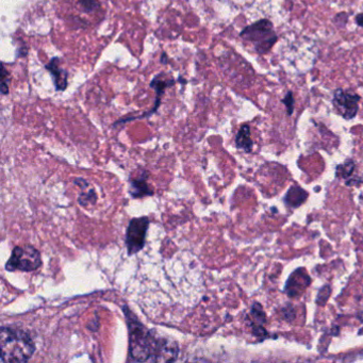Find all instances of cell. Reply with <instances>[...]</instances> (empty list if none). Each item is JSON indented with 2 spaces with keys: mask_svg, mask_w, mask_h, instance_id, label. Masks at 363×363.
I'll return each mask as SVG.
<instances>
[{
  "mask_svg": "<svg viewBox=\"0 0 363 363\" xmlns=\"http://www.w3.org/2000/svg\"><path fill=\"white\" fill-rule=\"evenodd\" d=\"M235 145L239 150H244V152H252L254 143L250 138V128L248 125H243L240 129L237 138H235Z\"/></svg>",
  "mask_w": 363,
  "mask_h": 363,
  "instance_id": "cell-11",
  "label": "cell"
},
{
  "mask_svg": "<svg viewBox=\"0 0 363 363\" xmlns=\"http://www.w3.org/2000/svg\"><path fill=\"white\" fill-rule=\"evenodd\" d=\"M9 73L6 69L5 65H3V69H1V93L4 95H7L9 93Z\"/></svg>",
  "mask_w": 363,
  "mask_h": 363,
  "instance_id": "cell-15",
  "label": "cell"
},
{
  "mask_svg": "<svg viewBox=\"0 0 363 363\" xmlns=\"http://www.w3.org/2000/svg\"><path fill=\"white\" fill-rule=\"evenodd\" d=\"M80 6H82V9L86 12L93 11V10H96L97 8H99V4H97L96 0H79Z\"/></svg>",
  "mask_w": 363,
  "mask_h": 363,
  "instance_id": "cell-19",
  "label": "cell"
},
{
  "mask_svg": "<svg viewBox=\"0 0 363 363\" xmlns=\"http://www.w3.org/2000/svg\"><path fill=\"white\" fill-rule=\"evenodd\" d=\"M167 55L163 54L162 57H161V62H163L165 65V63H167Z\"/></svg>",
  "mask_w": 363,
  "mask_h": 363,
  "instance_id": "cell-21",
  "label": "cell"
},
{
  "mask_svg": "<svg viewBox=\"0 0 363 363\" xmlns=\"http://www.w3.org/2000/svg\"><path fill=\"white\" fill-rule=\"evenodd\" d=\"M310 284H311V279L306 273L305 269H298L291 274L290 278L286 281L284 291L288 296L298 297L305 292Z\"/></svg>",
  "mask_w": 363,
  "mask_h": 363,
  "instance_id": "cell-7",
  "label": "cell"
},
{
  "mask_svg": "<svg viewBox=\"0 0 363 363\" xmlns=\"http://www.w3.org/2000/svg\"><path fill=\"white\" fill-rule=\"evenodd\" d=\"M95 201H96V193H95L93 189H90V190L86 191V192H82L79 197V203L82 206H86L89 203H95Z\"/></svg>",
  "mask_w": 363,
  "mask_h": 363,
  "instance_id": "cell-14",
  "label": "cell"
},
{
  "mask_svg": "<svg viewBox=\"0 0 363 363\" xmlns=\"http://www.w3.org/2000/svg\"><path fill=\"white\" fill-rule=\"evenodd\" d=\"M46 69L54 77V84L57 91H65L67 88V77L69 74L60 67V59L54 58L48 65Z\"/></svg>",
  "mask_w": 363,
  "mask_h": 363,
  "instance_id": "cell-8",
  "label": "cell"
},
{
  "mask_svg": "<svg viewBox=\"0 0 363 363\" xmlns=\"http://www.w3.org/2000/svg\"><path fill=\"white\" fill-rule=\"evenodd\" d=\"M308 199V193L299 186H294L288 191L284 201L286 206L291 208H297L305 203L306 199Z\"/></svg>",
  "mask_w": 363,
  "mask_h": 363,
  "instance_id": "cell-10",
  "label": "cell"
},
{
  "mask_svg": "<svg viewBox=\"0 0 363 363\" xmlns=\"http://www.w3.org/2000/svg\"><path fill=\"white\" fill-rule=\"evenodd\" d=\"M129 328V360L140 362H171L177 359L178 347L171 340L156 337L129 308L124 307Z\"/></svg>",
  "mask_w": 363,
  "mask_h": 363,
  "instance_id": "cell-1",
  "label": "cell"
},
{
  "mask_svg": "<svg viewBox=\"0 0 363 363\" xmlns=\"http://www.w3.org/2000/svg\"><path fill=\"white\" fill-rule=\"evenodd\" d=\"M330 292V286H325L324 288L320 289V292H318V299H316L318 305L324 306L326 301H328Z\"/></svg>",
  "mask_w": 363,
  "mask_h": 363,
  "instance_id": "cell-17",
  "label": "cell"
},
{
  "mask_svg": "<svg viewBox=\"0 0 363 363\" xmlns=\"http://www.w3.org/2000/svg\"><path fill=\"white\" fill-rule=\"evenodd\" d=\"M174 84H175V82H174L173 79L167 78L164 74H160V75L157 76V77L152 80L150 86L156 91L157 96H162L167 88L173 86Z\"/></svg>",
  "mask_w": 363,
  "mask_h": 363,
  "instance_id": "cell-12",
  "label": "cell"
},
{
  "mask_svg": "<svg viewBox=\"0 0 363 363\" xmlns=\"http://www.w3.org/2000/svg\"><path fill=\"white\" fill-rule=\"evenodd\" d=\"M240 35L245 41L252 42L255 50L260 55L269 52L278 40L273 24L265 18L246 27Z\"/></svg>",
  "mask_w": 363,
  "mask_h": 363,
  "instance_id": "cell-3",
  "label": "cell"
},
{
  "mask_svg": "<svg viewBox=\"0 0 363 363\" xmlns=\"http://www.w3.org/2000/svg\"><path fill=\"white\" fill-rule=\"evenodd\" d=\"M1 362H27L35 350L31 337L22 329L3 327L0 333Z\"/></svg>",
  "mask_w": 363,
  "mask_h": 363,
  "instance_id": "cell-2",
  "label": "cell"
},
{
  "mask_svg": "<svg viewBox=\"0 0 363 363\" xmlns=\"http://www.w3.org/2000/svg\"><path fill=\"white\" fill-rule=\"evenodd\" d=\"M41 265L42 257L37 248L31 245L16 246L6 264V269L10 272H33Z\"/></svg>",
  "mask_w": 363,
  "mask_h": 363,
  "instance_id": "cell-4",
  "label": "cell"
},
{
  "mask_svg": "<svg viewBox=\"0 0 363 363\" xmlns=\"http://www.w3.org/2000/svg\"><path fill=\"white\" fill-rule=\"evenodd\" d=\"M356 23L359 27H363V13L358 14L356 16Z\"/></svg>",
  "mask_w": 363,
  "mask_h": 363,
  "instance_id": "cell-20",
  "label": "cell"
},
{
  "mask_svg": "<svg viewBox=\"0 0 363 363\" xmlns=\"http://www.w3.org/2000/svg\"><path fill=\"white\" fill-rule=\"evenodd\" d=\"M359 101H360V96L358 94L347 92L342 89H337L333 93V107L335 108L337 113L346 121L352 120L357 116Z\"/></svg>",
  "mask_w": 363,
  "mask_h": 363,
  "instance_id": "cell-6",
  "label": "cell"
},
{
  "mask_svg": "<svg viewBox=\"0 0 363 363\" xmlns=\"http://www.w3.org/2000/svg\"><path fill=\"white\" fill-rule=\"evenodd\" d=\"M250 315H252V324L262 325L263 326L267 323V315H265L264 311H263L262 306L259 303H255L252 305Z\"/></svg>",
  "mask_w": 363,
  "mask_h": 363,
  "instance_id": "cell-13",
  "label": "cell"
},
{
  "mask_svg": "<svg viewBox=\"0 0 363 363\" xmlns=\"http://www.w3.org/2000/svg\"><path fill=\"white\" fill-rule=\"evenodd\" d=\"M147 176L142 175L140 177L135 178V179L130 180V189L129 192L133 195V197H142L145 195H152V189L148 186Z\"/></svg>",
  "mask_w": 363,
  "mask_h": 363,
  "instance_id": "cell-9",
  "label": "cell"
},
{
  "mask_svg": "<svg viewBox=\"0 0 363 363\" xmlns=\"http://www.w3.org/2000/svg\"><path fill=\"white\" fill-rule=\"evenodd\" d=\"M282 103L286 106L288 116H292L293 111H294V97H293V93L291 91L286 93V96L282 99Z\"/></svg>",
  "mask_w": 363,
  "mask_h": 363,
  "instance_id": "cell-16",
  "label": "cell"
},
{
  "mask_svg": "<svg viewBox=\"0 0 363 363\" xmlns=\"http://www.w3.org/2000/svg\"><path fill=\"white\" fill-rule=\"evenodd\" d=\"M150 227L147 216L135 218L129 222L126 233V246L129 255H135L143 250L145 245L146 233Z\"/></svg>",
  "mask_w": 363,
  "mask_h": 363,
  "instance_id": "cell-5",
  "label": "cell"
},
{
  "mask_svg": "<svg viewBox=\"0 0 363 363\" xmlns=\"http://www.w3.org/2000/svg\"><path fill=\"white\" fill-rule=\"evenodd\" d=\"M354 163L350 162V161L346 163V164L340 165V167H337V175L339 176V177H347V176H350L352 172L354 171Z\"/></svg>",
  "mask_w": 363,
  "mask_h": 363,
  "instance_id": "cell-18",
  "label": "cell"
}]
</instances>
